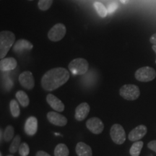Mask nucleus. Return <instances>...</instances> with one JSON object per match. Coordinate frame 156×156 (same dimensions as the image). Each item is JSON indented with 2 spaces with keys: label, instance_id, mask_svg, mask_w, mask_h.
<instances>
[{
  "label": "nucleus",
  "instance_id": "f257e3e1",
  "mask_svg": "<svg viewBox=\"0 0 156 156\" xmlns=\"http://www.w3.org/2000/svg\"><path fill=\"white\" fill-rule=\"evenodd\" d=\"M69 79L68 70L63 67L53 68L44 74L41 78V86L45 90L52 91L65 84Z\"/></svg>",
  "mask_w": 156,
  "mask_h": 156
},
{
  "label": "nucleus",
  "instance_id": "f03ea898",
  "mask_svg": "<svg viewBox=\"0 0 156 156\" xmlns=\"http://www.w3.org/2000/svg\"><path fill=\"white\" fill-rule=\"evenodd\" d=\"M15 41V36L9 30L2 31L0 34V58L5 57Z\"/></svg>",
  "mask_w": 156,
  "mask_h": 156
},
{
  "label": "nucleus",
  "instance_id": "7ed1b4c3",
  "mask_svg": "<svg viewBox=\"0 0 156 156\" xmlns=\"http://www.w3.org/2000/svg\"><path fill=\"white\" fill-rule=\"evenodd\" d=\"M68 68L74 75H83L87 72L89 64L83 58H77L70 62Z\"/></svg>",
  "mask_w": 156,
  "mask_h": 156
},
{
  "label": "nucleus",
  "instance_id": "20e7f679",
  "mask_svg": "<svg viewBox=\"0 0 156 156\" xmlns=\"http://www.w3.org/2000/svg\"><path fill=\"white\" fill-rule=\"evenodd\" d=\"M119 94L123 98L127 101L136 100L140 95V88L135 85H124L119 90Z\"/></svg>",
  "mask_w": 156,
  "mask_h": 156
},
{
  "label": "nucleus",
  "instance_id": "39448f33",
  "mask_svg": "<svg viewBox=\"0 0 156 156\" xmlns=\"http://www.w3.org/2000/svg\"><path fill=\"white\" fill-rule=\"evenodd\" d=\"M134 77L140 82H151L156 77V71L153 67H143L135 72Z\"/></svg>",
  "mask_w": 156,
  "mask_h": 156
},
{
  "label": "nucleus",
  "instance_id": "423d86ee",
  "mask_svg": "<svg viewBox=\"0 0 156 156\" xmlns=\"http://www.w3.org/2000/svg\"><path fill=\"white\" fill-rule=\"evenodd\" d=\"M110 136L113 142L116 145H122L126 140V133L124 128L119 124H115L110 130Z\"/></svg>",
  "mask_w": 156,
  "mask_h": 156
},
{
  "label": "nucleus",
  "instance_id": "0eeeda50",
  "mask_svg": "<svg viewBox=\"0 0 156 156\" xmlns=\"http://www.w3.org/2000/svg\"><path fill=\"white\" fill-rule=\"evenodd\" d=\"M67 33V28L62 23H57L54 25L48 33V38L51 41L56 42L61 41Z\"/></svg>",
  "mask_w": 156,
  "mask_h": 156
},
{
  "label": "nucleus",
  "instance_id": "6e6552de",
  "mask_svg": "<svg viewBox=\"0 0 156 156\" xmlns=\"http://www.w3.org/2000/svg\"><path fill=\"white\" fill-rule=\"evenodd\" d=\"M86 127L93 134H99L104 129V124L98 117H92L86 122Z\"/></svg>",
  "mask_w": 156,
  "mask_h": 156
},
{
  "label": "nucleus",
  "instance_id": "1a4fd4ad",
  "mask_svg": "<svg viewBox=\"0 0 156 156\" xmlns=\"http://www.w3.org/2000/svg\"><path fill=\"white\" fill-rule=\"evenodd\" d=\"M20 84L27 90H32L35 86L34 75L30 71H25L19 76Z\"/></svg>",
  "mask_w": 156,
  "mask_h": 156
},
{
  "label": "nucleus",
  "instance_id": "9d476101",
  "mask_svg": "<svg viewBox=\"0 0 156 156\" xmlns=\"http://www.w3.org/2000/svg\"><path fill=\"white\" fill-rule=\"evenodd\" d=\"M147 129L145 125H139L134 128L128 135V139L129 141L136 142L139 141L147 134Z\"/></svg>",
  "mask_w": 156,
  "mask_h": 156
},
{
  "label": "nucleus",
  "instance_id": "9b49d317",
  "mask_svg": "<svg viewBox=\"0 0 156 156\" xmlns=\"http://www.w3.org/2000/svg\"><path fill=\"white\" fill-rule=\"evenodd\" d=\"M48 122L54 125L58 126H64L67 124V119L63 115L58 114L55 112H50L47 114Z\"/></svg>",
  "mask_w": 156,
  "mask_h": 156
},
{
  "label": "nucleus",
  "instance_id": "f8f14e48",
  "mask_svg": "<svg viewBox=\"0 0 156 156\" xmlns=\"http://www.w3.org/2000/svg\"><path fill=\"white\" fill-rule=\"evenodd\" d=\"M25 132L29 136H34L38 131V119L35 116L28 117L25 123Z\"/></svg>",
  "mask_w": 156,
  "mask_h": 156
},
{
  "label": "nucleus",
  "instance_id": "ddd939ff",
  "mask_svg": "<svg viewBox=\"0 0 156 156\" xmlns=\"http://www.w3.org/2000/svg\"><path fill=\"white\" fill-rule=\"evenodd\" d=\"M90 108L89 104L87 103H82L79 106H77L75 109V119L78 122H82L87 116V115L90 113Z\"/></svg>",
  "mask_w": 156,
  "mask_h": 156
},
{
  "label": "nucleus",
  "instance_id": "4468645a",
  "mask_svg": "<svg viewBox=\"0 0 156 156\" xmlns=\"http://www.w3.org/2000/svg\"><path fill=\"white\" fill-rule=\"evenodd\" d=\"M46 101H47V103L49 104V106L51 107L54 110L56 111V112H64V104L62 103V101L58 99L57 97H56L55 95L53 94H49L47 95L46 96Z\"/></svg>",
  "mask_w": 156,
  "mask_h": 156
},
{
  "label": "nucleus",
  "instance_id": "2eb2a0df",
  "mask_svg": "<svg viewBox=\"0 0 156 156\" xmlns=\"http://www.w3.org/2000/svg\"><path fill=\"white\" fill-rule=\"evenodd\" d=\"M17 62L16 59L12 57L5 58L0 62V69L2 72L11 71L17 67Z\"/></svg>",
  "mask_w": 156,
  "mask_h": 156
},
{
  "label": "nucleus",
  "instance_id": "dca6fc26",
  "mask_svg": "<svg viewBox=\"0 0 156 156\" xmlns=\"http://www.w3.org/2000/svg\"><path fill=\"white\" fill-rule=\"evenodd\" d=\"M75 151L78 156H93L91 147L83 142H80L77 144Z\"/></svg>",
  "mask_w": 156,
  "mask_h": 156
},
{
  "label": "nucleus",
  "instance_id": "f3484780",
  "mask_svg": "<svg viewBox=\"0 0 156 156\" xmlns=\"http://www.w3.org/2000/svg\"><path fill=\"white\" fill-rule=\"evenodd\" d=\"M34 45L28 41L25 40V39H20L15 43V46H13V51L15 52H20L23 50L30 51L33 49Z\"/></svg>",
  "mask_w": 156,
  "mask_h": 156
},
{
  "label": "nucleus",
  "instance_id": "a211bd4d",
  "mask_svg": "<svg viewBox=\"0 0 156 156\" xmlns=\"http://www.w3.org/2000/svg\"><path fill=\"white\" fill-rule=\"evenodd\" d=\"M15 96L23 107L28 106L29 103H30V99H29L28 95L26 94V93H25L23 90H19L16 93Z\"/></svg>",
  "mask_w": 156,
  "mask_h": 156
},
{
  "label": "nucleus",
  "instance_id": "6ab92c4d",
  "mask_svg": "<svg viewBox=\"0 0 156 156\" xmlns=\"http://www.w3.org/2000/svg\"><path fill=\"white\" fill-rule=\"evenodd\" d=\"M143 145V142L140 141V140L134 142L129 150V153L131 156H139L141 153Z\"/></svg>",
  "mask_w": 156,
  "mask_h": 156
},
{
  "label": "nucleus",
  "instance_id": "aec40b11",
  "mask_svg": "<svg viewBox=\"0 0 156 156\" xmlns=\"http://www.w3.org/2000/svg\"><path fill=\"white\" fill-rule=\"evenodd\" d=\"M69 151L65 144L60 143L54 149V156H68Z\"/></svg>",
  "mask_w": 156,
  "mask_h": 156
},
{
  "label": "nucleus",
  "instance_id": "412c9836",
  "mask_svg": "<svg viewBox=\"0 0 156 156\" xmlns=\"http://www.w3.org/2000/svg\"><path fill=\"white\" fill-rule=\"evenodd\" d=\"M93 5H94V7L95 10L97 12L98 15L101 17L105 18V17L108 15V9H107L106 7L103 5V4L99 2H95Z\"/></svg>",
  "mask_w": 156,
  "mask_h": 156
},
{
  "label": "nucleus",
  "instance_id": "4be33fe9",
  "mask_svg": "<svg viewBox=\"0 0 156 156\" xmlns=\"http://www.w3.org/2000/svg\"><path fill=\"white\" fill-rule=\"evenodd\" d=\"M9 108H10L12 116L14 117V118H17V117L20 116V110L19 104L17 103L16 100L12 99V100L10 101V103H9Z\"/></svg>",
  "mask_w": 156,
  "mask_h": 156
},
{
  "label": "nucleus",
  "instance_id": "5701e85b",
  "mask_svg": "<svg viewBox=\"0 0 156 156\" xmlns=\"http://www.w3.org/2000/svg\"><path fill=\"white\" fill-rule=\"evenodd\" d=\"M20 136L19 135H16L12 142L10 147H9V153H15L17 151H19L20 146Z\"/></svg>",
  "mask_w": 156,
  "mask_h": 156
},
{
  "label": "nucleus",
  "instance_id": "b1692460",
  "mask_svg": "<svg viewBox=\"0 0 156 156\" xmlns=\"http://www.w3.org/2000/svg\"><path fill=\"white\" fill-rule=\"evenodd\" d=\"M14 136V128L12 126L9 125L6 127L4 132V140L5 142L11 141Z\"/></svg>",
  "mask_w": 156,
  "mask_h": 156
},
{
  "label": "nucleus",
  "instance_id": "393cba45",
  "mask_svg": "<svg viewBox=\"0 0 156 156\" xmlns=\"http://www.w3.org/2000/svg\"><path fill=\"white\" fill-rule=\"evenodd\" d=\"M53 3V0H39L38 6V8L42 11H46L50 8Z\"/></svg>",
  "mask_w": 156,
  "mask_h": 156
},
{
  "label": "nucleus",
  "instance_id": "a878e982",
  "mask_svg": "<svg viewBox=\"0 0 156 156\" xmlns=\"http://www.w3.org/2000/svg\"><path fill=\"white\" fill-rule=\"evenodd\" d=\"M19 154L20 156H28L30 153V148L27 143L23 142L20 146L19 148Z\"/></svg>",
  "mask_w": 156,
  "mask_h": 156
},
{
  "label": "nucleus",
  "instance_id": "bb28decb",
  "mask_svg": "<svg viewBox=\"0 0 156 156\" xmlns=\"http://www.w3.org/2000/svg\"><path fill=\"white\" fill-rule=\"evenodd\" d=\"M118 7L119 6L117 5V3H111L110 5L108 6V8H107V9H108V12L110 13V14H112L113 12H114L116 10Z\"/></svg>",
  "mask_w": 156,
  "mask_h": 156
},
{
  "label": "nucleus",
  "instance_id": "cd10ccee",
  "mask_svg": "<svg viewBox=\"0 0 156 156\" xmlns=\"http://www.w3.org/2000/svg\"><path fill=\"white\" fill-rule=\"evenodd\" d=\"M147 147L156 153V140H153V141L150 142L147 144Z\"/></svg>",
  "mask_w": 156,
  "mask_h": 156
},
{
  "label": "nucleus",
  "instance_id": "c85d7f7f",
  "mask_svg": "<svg viewBox=\"0 0 156 156\" xmlns=\"http://www.w3.org/2000/svg\"><path fill=\"white\" fill-rule=\"evenodd\" d=\"M36 156H51L49 154H48L46 152H44L43 151H38L36 154Z\"/></svg>",
  "mask_w": 156,
  "mask_h": 156
},
{
  "label": "nucleus",
  "instance_id": "c756f323",
  "mask_svg": "<svg viewBox=\"0 0 156 156\" xmlns=\"http://www.w3.org/2000/svg\"><path fill=\"white\" fill-rule=\"evenodd\" d=\"M150 42L151 44H153V45H156V33L151 36V38H150Z\"/></svg>",
  "mask_w": 156,
  "mask_h": 156
},
{
  "label": "nucleus",
  "instance_id": "7c9ffc66",
  "mask_svg": "<svg viewBox=\"0 0 156 156\" xmlns=\"http://www.w3.org/2000/svg\"><path fill=\"white\" fill-rule=\"evenodd\" d=\"M129 0H120V2L123 4V5H126L129 2Z\"/></svg>",
  "mask_w": 156,
  "mask_h": 156
},
{
  "label": "nucleus",
  "instance_id": "2f4dec72",
  "mask_svg": "<svg viewBox=\"0 0 156 156\" xmlns=\"http://www.w3.org/2000/svg\"><path fill=\"white\" fill-rule=\"evenodd\" d=\"M152 48H153V50L155 51V53L156 54V45H153V46H152ZM155 63H156V59H155Z\"/></svg>",
  "mask_w": 156,
  "mask_h": 156
},
{
  "label": "nucleus",
  "instance_id": "473e14b6",
  "mask_svg": "<svg viewBox=\"0 0 156 156\" xmlns=\"http://www.w3.org/2000/svg\"><path fill=\"white\" fill-rule=\"evenodd\" d=\"M0 135H1V138H0V139H1V142H2V135H3V132L2 129H1V131H0Z\"/></svg>",
  "mask_w": 156,
  "mask_h": 156
},
{
  "label": "nucleus",
  "instance_id": "72a5a7b5",
  "mask_svg": "<svg viewBox=\"0 0 156 156\" xmlns=\"http://www.w3.org/2000/svg\"><path fill=\"white\" fill-rule=\"evenodd\" d=\"M8 156H13V155H8Z\"/></svg>",
  "mask_w": 156,
  "mask_h": 156
},
{
  "label": "nucleus",
  "instance_id": "f704fd0d",
  "mask_svg": "<svg viewBox=\"0 0 156 156\" xmlns=\"http://www.w3.org/2000/svg\"><path fill=\"white\" fill-rule=\"evenodd\" d=\"M28 1H33V0H28Z\"/></svg>",
  "mask_w": 156,
  "mask_h": 156
}]
</instances>
